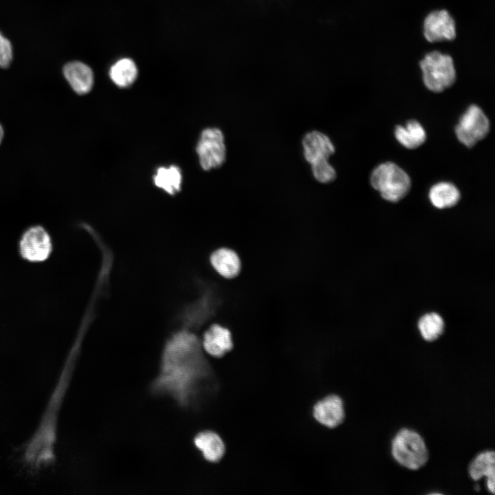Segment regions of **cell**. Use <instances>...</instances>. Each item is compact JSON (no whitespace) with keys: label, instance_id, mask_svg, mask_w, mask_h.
<instances>
[{"label":"cell","instance_id":"obj_8","mask_svg":"<svg viewBox=\"0 0 495 495\" xmlns=\"http://www.w3.org/2000/svg\"><path fill=\"white\" fill-rule=\"evenodd\" d=\"M22 257L30 262H41L47 259L52 251L51 239L41 226L30 227L23 234L19 243Z\"/></svg>","mask_w":495,"mask_h":495},{"label":"cell","instance_id":"obj_3","mask_svg":"<svg viewBox=\"0 0 495 495\" xmlns=\"http://www.w3.org/2000/svg\"><path fill=\"white\" fill-rule=\"evenodd\" d=\"M372 187L383 199L397 202L409 192L411 180L408 175L397 164L386 162L380 164L372 171L370 177Z\"/></svg>","mask_w":495,"mask_h":495},{"label":"cell","instance_id":"obj_1","mask_svg":"<svg viewBox=\"0 0 495 495\" xmlns=\"http://www.w3.org/2000/svg\"><path fill=\"white\" fill-rule=\"evenodd\" d=\"M201 341L188 330L166 342L157 375L149 385L153 396L168 397L184 410H197L217 387L213 370Z\"/></svg>","mask_w":495,"mask_h":495},{"label":"cell","instance_id":"obj_7","mask_svg":"<svg viewBox=\"0 0 495 495\" xmlns=\"http://www.w3.org/2000/svg\"><path fill=\"white\" fill-rule=\"evenodd\" d=\"M196 150L204 170H210L221 166L226 160V146L221 131L217 128L204 130Z\"/></svg>","mask_w":495,"mask_h":495},{"label":"cell","instance_id":"obj_20","mask_svg":"<svg viewBox=\"0 0 495 495\" xmlns=\"http://www.w3.org/2000/svg\"><path fill=\"white\" fill-rule=\"evenodd\" d=\"M418 327L423 338L426 341H433L442 333L444 322L442 318L436 313L427 314L423 316L419 322Z\"/></svg>","mask_w":495,"mask_h":495},{"label":"cell","instance_id":"obj_19","mask_svg":"<svg viewBox=\"0 0 495 495\" xmlns=\"http://www.w3.org/2000/svg\"><path fill=\"white\" fill-rule=\"evenodd\" d=\"M182 178L181 170L176 166L159 168L153 177L155 186L170 195L180 190Z\"/></svg>","mask_w":495,"mask_h":495},{"label":"cell","instance_id":"obj_17","mask_svg":"<svg viewBox=\"0 0 495 495\" xmlns=\"http://www.w3.org/2000/svg\"><path fill=\"white\" fill-rule=\"evenodd\" d=\"M428 197L434 207L443 209L455 206L459 201L461 195L453 184L442 182L430 188Z\"/></svg>","mask_w":495,"mask_h":495},{"label":"cell","instance_id":"obj_6","mask_svg":"<svg viewBox=\"0 0 495 495\" xmlns=\"http://www.w3.org/2000/svg\"><path fill=\"white\" fill-rule=\"evenodd\" d=\"M490 128V120L483 110L472 104L460 118L455 133L461 144L471 148L487 136Z\"/></svg>","mask_w":495,"mask_h":495},{"label":"cell","instance_id":"obj_2","mask_svg":"<svg viewBox=\"0 0 495 495\" xmlns=\"http://www.w3.org/2000/svg\"><path fill=\"white\" fill-rule=\"evenodd\" d=\"M302 146L305 158L311 164L316 180L322 183L333 181L336 172L328 159L335 153V147L329 138L320 131H311L305 135Z\"/></svg>","mask_w":495,"mask_h":495},{"label":"cell","instance_id":"obj_18","mask_svg":"<svg viewBox=\"0 0 495 495\" xmlns=\"http://www.w3.org/2000/svg\"><path fill=\"white\" fill-rule=\"evenodd\" d=\"M109 76L121 88L131 85L138 76V69L133 60L124 58L116 61L109 69Z\"/></svg>","mask_w":495,"mask_h":495},{"label":"cell","instance_id":"obj_14","mask_svg":"<svg viewBox=\"0 0 495 495\" xmlns=\"http://www.w3.org/2000/svg\"><path fill=\"white\" fill-rule=\"evenodd\" d=\"M468 472L474 481H478L483 476H485L487 490L492 494H494L495 454L494 451L488 450L478 454L469 465Z\"/></svg>","mask_w":495,"mask_h":495},{"label":"cell","instance_id":"obj_12","mask_svg":"<svg viewBox=\"0 0 495 495\" xmlns=\"http://www.w3.org/2000/svg\"><path fill=\"white\" fill-rule=\"evenodd\" d=\"M203 349L214 358H221L233 346L230 331L219 325H212L204 334Z\"/></svg>","mask_w":495,"mask_h":495},{"label":"cell","instance_id":"obj_21","mask_svg":"<svg viewBox=\"0 0 495 495\" xmlns=\"http://www.w3.org/2000/svg\"><path fill=\"white\" fill-rule=\"evenodd\" d=\"M12 47L10 41L0 32V67H9L12 60Z\"/></svg>","mask_w":495,"mask_h":495},{"label":"cell","instance_id":"obj_5","mask_svg":"<svg viewBox=\"0 0 495 495\" xmlns=\"http://www.w3.org/2000/svg\"><path fill=\"white\" fill-rule=\"evenodd\" d=\"M393 458L401 465L412 470L424 466L428 459V451L424 440L417 432L401 429L391 443Z\"/></svg>","mask_w":495,"mask_h":495},{"label":"cell","instance_id":"obj_9","mask_svg":"<svg viewBox=\"0 0 495 495\" xmlns=\"http://www.w3.org/2000/svg\"><path fill=\"white\" fill-rule=\"evenodd\" d=\"M424 35L430 43L452 41L456 38V23L446 10L429 13L424 21Z\"/></svg>","mask_w":495,"mask_h":495},{"label":"cell","instance_id":"obj_22","mask_svg":"<svg viewBox=\"0 0 495 495\" xmlns=\"http://www.w3.org/2000/svg\"><path fill=\"white\" fill-rule=\"evenodd\" d=\"M4 137V129L3 126L0 123V144H1Z\"/></svg>","mask_w":495,"mask_h":495},{"label":"cell","instance_id":"obj_4","mask_svg":"<svg viewBox=\"0 0 495 495\" xmlns=\"http://www.w3.org/2000/svg\"><path fill=\"white\" fill-rule=\"evenodd\" d=\"M425 87L434 93L443 91L456 81V73L452 58L439 51L427 53L419 62Z\"/></svg>","mask_w":495,"mask_h":495},{"label":"cell","instance_id":"obj_16","mask_svg":"<svg viewBox=\"0 0 495 495\" xmlns=\"http://www.w3.org/2000/svg\"><path fill=\"white\" fill-rule=\"evenodd\" d=\"M394 133L398 142L408 149L419 147L426 139L424 127L415 120H409L405 126H397Z\"/></svg>","mask_w":495,"mask_h":495},{"label":"cell","instance_id":"obj_15","mask_svg":"<svg viewBox=\"0 0 495 495\" xmlns=\"http://www.w3.org/2000/svg\"><path fill=\"white\" fill-rule=\"evenodd\" d=\"M210 262L214 269L225 278L236 276L241 270L239 257L235 252L228 248H220L213 252Z\"/></svg>","mask_w":495,"mask_h":495},{"label":"cell","instance_id":"obj_10","mask_svg":"<svg viewBox=\"0 0 495 495\" xmlns=\"http://www.w3.org/2000/svg\"><path fill=\"white\" fill-rule=\"evenodd\" d=\"M63 76L78 94H88L94 85V74L85 63L75 60L66 63L63 68Z\"/></svg>","mask_w":495,"mask_h":495},{"label":"cell","instance_id":"obj_13","mask_svg":"<svg viewBox=\"0 0 495 495\" xmlns=\"http://www.w3.org/2000/svg\"><path fill=\"white\" fill-rule=\"evenodd\" d=\"M195 447L210 463H217L224 456L226 446L220 436L212 430H203L193 438Z\"/></svg>","mask_w":495,"mask_h":495},{"label":"cell","instance_id":"obj_11","mask_svg":"<svg viewBox=\"0 0 495 495\" xmlns=\"http://www.w3.org/2000/svg\"><path fill=\"white\" fill-rule=\"evenodd\" d=\"M313 412L318 422L328 428H335L344 418L343 402L337 395L327 396L314 406Z\"/></svg>","mask_w":495,"mask_h":495}]
</instances>
